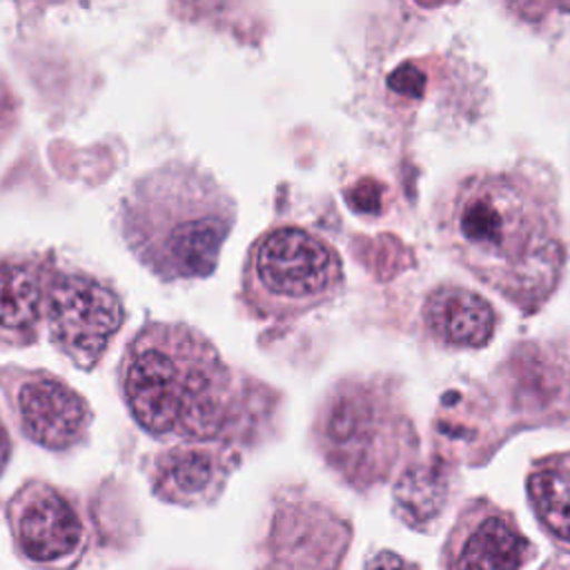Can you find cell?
Instances as JSON below:
<instances>
[{"instance_id":"4fadbf2b","label":"cell","mask_w":570,"mask_h":570,"mask_svg":"<svg viewBox=\"0 0 570 570\" xmlns=\"http://www.w3.org/2000/svg\"><path fill=\"white\" fill-rule=\"evenodd\" d=\"M454 472L441 463H407L394 481V514L414 532L434 534L452 503Z\"/></svg>"},{"instance_id":"5b68a950","label":"cell","mask_w":570,"mask_h":570,"mask_svg":"<svg viewBox=\"0 0 570 570\" xmlns=\"http://www.w3.org/2000/svg\"><path fill=\"white\" fill-rule=\"evenodd\" d=\"M343 263L318 234L281 225L261 234L243 263L240 296L267 321H292L338 296Z\"/></svg>"},{"instance_id":"9c48e42d","label":"cell","mask_w":570,"mask_h":570,"mask_svg":"<svg viewBox=\"0 0 570 570\" xmlns=\"http://www.w3.org/2000/svg\"><path fill=\"white\" fill-rule=\"evenodd\" d=\"M58 265L51 254L0 258V347L38 343L47 325V303Z\"/></svg>"},{"instance_id":"30bf717a","label":"cell","mask_w":570,"mask_h":570,"mask_svg":"<svg viewBox=\"0 0 570 570\" xmlns=\"http://www.w3.org/2000/svg\"><path fill=\"white\" fill-rule=\"evenodd\" d=\"M18 539L36 561H56L73 552L82 537L80 517L51 485L31 483L13 501Z\"/></svg>"},{"instance_id":"7c38bea8","label":"cell","mask_w":570,"mask_h":570,"mask_svg":"<svg viewBox=\"0 0 570 570\" xmlns=\"http://www.w3.org/2000/svg\"><path fill=\"white\" fill-rule=\"evenodd\" d=\"M229 454L207 441H183L163 450L154 461V490L165 501H205L225 479Z\"/></svg>"},{"instance_id":"9a60e30c","label":"cell","mask_w":570,"mask_h":570,"mask_svg":"<svg viewBox=\"0 0 570 570\" xmlns=\"http://www.w3.org/2000/svg\"><path fill=\"white\" fill-rule=\"evenodd\" d=\"M18 120V102L11 91V87L4 82L0 76V145L9 138L11 129L16 127Z\"/></svg>"},{"instance_id":"3957f363","label":"cell","mask_w":570,"mask_h":570,"mask_svg":"<svg viewBox=\"0 0 570 570\" xmlns=\"http://www.w3.org/2000/svg\"><path fill=\"white\" fill-rule=\"evenodd\" d=\"M238 207L218 178L189 160L138 174L120 194L118 236L158 281H198L216 272Z\"/></svg>"},{"instance_id":"8fae6325","label":"cell","mask_w":570,"mask_h":570,"mask_svg":"<svg viewBox=\"0 0 570 570\" xmlns=\"http://www.w3.org/2000/svg\"><path fill=\"white\" fill-rule=\"evenodd\" d=\"M421 318L428 334L450 347H483L497 330L494 307L474 289L452 283L428 292Z\"/></svg>"},{"instance_id":"7a4b0ae2","label":"cell","mask_w":570,"mask_h":570,"mask_svg":"<svg viewBox=\"0 0 570 570\" xmlns=\"http://www.w3.org/2000/svg\"><path fill=\"white\" fill-rule=\"evenodd\" d=\"M118 392L147 434L212 441L234 410V372L200 330L149 321L122 350Z\"/></svg>"},{"instance_id":"8992f818","label":"cell","mask_w":570,"mask_h":570,"mask_svg":"<svg viewBox=\"0 0 570 570\" xmlns=\"http://www.w3.org/2000/svg\"><path fill=\"white\" fill-rule=\"evenodd\" d=\"M125 318V305L111 285L85 269H56L47 303V334L71 365L94 370Z\"/></svg>"},{"instance_id":"ba28073f","label":"cell","mask_w":570,"mask_h":570,"mask_svg":"<svg viewBox=\"0 0 570 570\" xmlns=\"http://www.w3.org/2000/svg\"><path fill=\"white\" fill-rule=\"evenodd\" d=\"M0 383L20 432L36 445L67 450L87 436L94 410L67 381L45 370L0 367Z\"/></svg>"},{"instance_id":"277c9868","label":"cell","mask_w":570,"mask_h":570,"mask_svg":"<svg viewBox=\"0 0 570 570\" xmlns=\"http://www.w3.org/2000/svg\"><path fill=\"white\" fill-rule=\"evenodd\" d=\"M314 439L325 461L361 490L387 481L419 450L399 394L381 379L336 383L316 412Z\"/></svg>"},{"instance_id":"52a82bcc","label":"cell","mask_w":570,"mask_h":570,"mask_svg":"<svg viewBox=\"0 0 570 570\" xmlns=\"http://www.w3.org/2000/svg\"><path fill=\"white\" fill-rule=\"evenodd\" d=\"M537 552L508 508L490 497H472L445 534L439 570H523Z\"/></svg>"},{"instance_id":"5bb4252c","label":"cell","mask_w":570,"mask_h":570,"mask_svg":"<svg viewBox=\"0 0 570 570\" xmlns=\"http://www.w3.org/2000/svg\"><path fill=\"white\" fill-rule=\"evenodd\" d=\"M525 497L541 532L570 554V450L534 459L525 474Z\"/></svg>"},{"instance_id":"d6986e66","label":"cell","mask_w":570,"mask_h":570,"mask_svg":"<svg viewBox=\"0 0 570 570\" xmlns=\"http://www.w3.org/2000/svg\"><path fill=\"white\" fill-rule=\"evenodd\" d=\"M539 570H570V563L561 559H548Z\"/></svg>"},{"instance_id":"ac0fdd59","label":"cell","mask_w":570,"mask_h":570,"mask_svg":"<svg viewBox=\"0 0 570 570\" xmlns=\"http://www.w3.org/2000/svg\"><path fill=\"white\" fill-rule=\"evenodd\" d=\"M9 456H11V439H9V432L0 419V474L4 470V465L9 463Z\"/></svg>"},{"instance_id":"6da1fadb","label":"cell","mask_w":570,"mask_h":570,"mask_svg":"<svg viewBox=\"0 0 570 570\" xmlns=\"http://www.w3.org/2000/svg\"><path fill=\"white\" fill-rule=\"evenodd\" d=\"M448 254L521 312L539 309L557 289L566 243L557 200L521 171H472L434 207Z\"/></svg>"},{"instance_id":"e0dca14e","label":"cell","mask_w":570,"mask_h":570,"mask_svg":"<svg viewBox=\"0 0 570 570\" xmlns=\"http://www.w3.org/2000/svg\"><path fill=\"white\" fill-rule=\"evenodd\" d=\"M365 570H421L419 563L405 559L399 552L392 550H379L376 554H372L365 563Z\"/></svg>"},{"instance_id":"2e32d148","label":"cell","mask_w":570,"mask_h":570,"mask_svg":"<svg viewBox=\"0 0 570 570\" xmlns=\"http://www.w3.org/2000/svg\"><path fill=\"white\" fill-rule=\"evenodd\" d=\"M347 203L358 212H376L379 209V196H376V183L361 180L347 191Z\"/></svg>"}]
</instances>
